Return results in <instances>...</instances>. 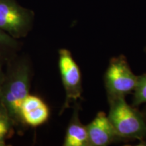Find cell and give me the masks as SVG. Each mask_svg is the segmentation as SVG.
<instances>
[{
  "label": "cell",
  "instance_id": "obj_1",
  "mask_svg": "<svg viewBox=\"0 0 146 146\" xmlns=\"http://www.w3.org/2000/svg\"><path fill=\"white\" fill-rule=\"evenodd\" d=\"M108 117L117 134L123 139L143 141L146 138V123L142 112L128 104L125 97L109 99Z\"/></svg>",
  "mask_w": 146,
  "mask_h": 146
},
{
  "label": "cell",
  "instance_id": "obj_2",
  "mask_svg": "<svg viewBox=\"0 0 146 146\" xmlns=\"http://www.w3.org/2000/svg\"><path fill=\"white\" fill-rule=\"evenodd\" d=\"M30 68L26 62L17 64L5 76L0 103L14 123H22L20 110L22 103L29 94Z\"/></svg>",
  "mask_w": 146,
  "mask_h": 146
},
{
  "label": "cell",
  "instance_id": "obj_3",
  "mask_svg": "<svg viewBox=\"0 0 146 146\" xmlns=\"http://www.w3.org/2000/svg\"><path fill=\"white\" fill-rule=\"evenodd\" d=\"M34 12L16 0H0V28L14 39H21L32 29Z\"/></svg>",
  "mask_w": 146,
  "mask_h": 146
},
{
  "label": "cell",
  "instance_id": "obj_4",
  "mask_svg": "<svg viewBox=\"0 0 146 146\" xmlns=\"http://www.w3.org/2000/svg\"><path fill=\"white\" fill-rule=\"evenodd\" d=\"M124 56L113 58L104 74L108 100L125 97L134 91L137 81Z\"/></svg>",
  "mask_w": 146,
  "mask_h": 146
},
{
  "label": "cell",
  "instance_id": "obj_5",
  "mask_svg": "<svg viewBox=\"0 0 146 146\" xmlns=\"http://www.w3.org/2000/svg\"><path fill=\"white\" fill-rule=\"evenodd\" d=\"M58 54V66L66 93L65 102L61 110L62 113L71 104H75L82 98V76L81 70L70 51L60 49Z\"/></svg>",
  "mask_w": 146,
  "mask_h": 146
},
{
  "label": "cell",
  "instance_id": "obj_6",
  "mask_svg": "<svg viewBox=\"0 0 146 146\" xmlns=\"http://www.w3.org/2000/svg\"><path fill=\"white\" fill-rule=\"evenodd\" d=\"M86 127L89 146H106L124 140L116 133L108 117L104 112L98 113Z\"/></svg>",
  "mask_w": 146,
  "mask_h": 146
},
{
  "label": "cell",
  "instance_id": "obj_7",
  "mask_svg": "<svg viewBox=\"0 0 146 146\" xmlns=\"http://www.w3.org/2000/svg\"><path fill=\"white\" fill-rule=\"evenodd\" d=\"M20 114L22 123L37 127L49 119L50 109L39 97L29 94L22 103Z\"/></svg>",
  "mask_w": 146,
  "mask_h": 146
},
{
  "label": "cell",
  "instance_id": "obj_8",
  "mask_svg": "<svg viewBox=\"0 0 146 146\" xmlns=\"http://www.w3.org/2000/svg\"><path fill=\"white\" fill-rule=\"evenodd\" d=\"M79 110L78 104L76 102L72 118L66 131L64 146H89L87 127L79 119Z\"/></svg>",
  "mask_w": 146,
  "mask_h": 146
},
{
  "label": "cell",
  "instance_id": "obj_9",
  "mask_svg": "<svg viewBox=\"0 0 146 146\" xmlns=\"http://www.w3.org/2000/svg\"><path fill=\"white\" fill-rule=\"evenodd\" d=\"M15 125L10 117L4 106L0 103V146H4L5 141L13 133V127Z\"/></svg>",
  "mask_w": 146,
  "mask_h": 146
},
{
  "label": "cell",
  "instance_id": "obj_10",
  "mask_svg": "<svg viewBox=\"0 0 146 146\" xmlns=\"http://www.w3.org/2000/svg\"><path fill=\"white\" fill-rule=\"evenodd\" d=\"M145 103H146V74L137 77V85L134 89L133 106L135 107Z\"/></svg>",
  "mask_w": 146,
  "mask_h": 146
},
{
  "label": "cell",
  "instance_id": "obj_11",
  "mask_svg": "<svg viewBox=\"0 0 146 146\" xmlns=\"http://www.w3.org/2000/svg\"><path fill=\"white\" fill-rule=\"evenodd\" d=\"M16 46V39L0 28V52L6 49L15 48Z\"/></svg>",
  "mask_w": 146,
  "mask_h": 146
},
{
  "label": "cell",
  "instance_id": "obj_12",
  "mask_svg": "<svg viewBox=\"0 0 146 146\" xmlns=\"http://www.w3.org/2000/svg\"><path fill=\"white\" fill-rule=\"evenodd\" d=\"M5 76L3 74V70H2V64H1V62L0 61V98H1V91H2V88L3 83L5 81Z\"/></svg>",
  "mask_w": 146,
  "mask_h": 146
},
{
  "label": "cell",
  "instance_id": "obj_13",
  "mask_svg": "<svg viewBox=\"0 0 146 146\" xmlns=\"http://www.w3.org/2000/svg\"><path fill=\"white\" fill-rule=\"evenodd\" d=\"M142 112V114H143V115L144 119H145V123H146V107L145 108H144L143 112Z\"/></svg>",
  "mask_w": 146,
  "mask_h": 146
}]
</instances>
